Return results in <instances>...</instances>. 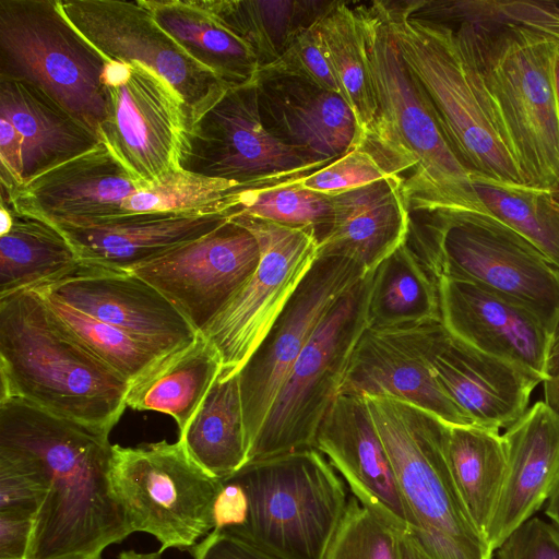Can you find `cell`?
<instances>
[{
	"mask_svg": "<svg viewBox=\"0 0 559 559\" xmlns=\"http://www.w3.org/2000/svg\"><path fill=\"white\" fill-rule=\"evenodd\" d=\"M23 140L15 127L0 118L1 194H9L23 185Z\"/></svg>",
	"mask_w": 559,
	"mask_h": 559,
	"instance_id": "cell-47",
	"label": "cell"
},
{
	"mask_svg": "<svg viewBox=\"0 0 559 559\" xmlns=\"http://www.w3.org/2000/svg\"><path fill=\"white\" fill-rule=\"evenodd\" d=\"M248 499L245 523L226 532L283 559H323L349 490L316 448L248 462L230 475Z\"/></svg>",
	"mask_w": 559,
	"mask_h": 559,
	"instance_id": "cell-8",
	"label": "cell"
},
{
	"mask_svg": "<svg viewBox=\"0 0 559 559\" xmlns=\"http://www.w3.org/2000/svg\"><path fill=\"white\" fill-rule=\"evenodd\" d=\"M559 376V323L551 335L547 361V378Z\"/></svg>",
	"mask_w": 559,
	"mask_h": 559,
	"instance_id": "cell-51",
	"label": "cell"
},
{
	"mask_svg": "<svg viewBox=\"0 0 559 559\" xmlns=\"http://www.w3.org/2000/svg\"><path fill=\"white\" fill-rule=\"evenodd\" d=\"M545 403L559 414V376L547 378L544 382Z\"/></svg>",
	"mask_w": 559,
	"mask_h": 559,
	"instance_id": "cell-52",
	"label": "cell"
},
{
	"mask_svg": "<svg viewBox=\"0 0 559 559\" xmlns=\"http://www.w3.org/2000/svg\"><path fill=\"white\" fill-rule=\"evenodd\" d=\"M139 189L142 186L99 143L1 194V202L51 224H84L128 215L123 203Z\"/></svg>",
	"mask_w": 559,
	"mask_h": 559,
	"instance_id": "cell-22",
	"label": "cell"
},
{
	"mask_svg": "<svg viewBox=\"0 0 559 559\" xmlns=\"http://www.w3.org/2000/svg\"><path fill=\"white\" fill-rule=\"evenodd\" d=\"M117 559H162L159 551L139 552L135 550H124L118 555Z\"/></svg>",
	"mask_w": 559,
	"mask_h": 559,
	"instance_id": "cell-54",
	"label": "cell"
},
{
	"mask_svg": "<svg viewBox=\"0 0 559 559\" xmlns=\"http://www.w3.org/2000/svg\"><path fill=\"white\" fill-rule=\"evenodd\" d=\"M370 285L371 272L318 324L251 445L248 462L313 448L319 426L340 395L356 344L368 328Z\"/></svg>",
	"mask_w": 559,
	"mask_h": 559,
	"instance_id": "cell-11",
	"label": "cell"
},
{
	"mask_svg": "<svg viewBox=\"0 0 559 559\" xmlns=\"http://www.w3.org/2000/svg\"><path fill=\"white\" fill-rule=\"evenodd\" d=\"M35 515L0 511V559H27Z\"/></svg>",
	"mask_w": 559,
	"mask_h": 559,
	"instance_id": "cell-48",
	"label": "cell"
},
{
	"mask_svg": "<svg viewBox=\"0 0 559 559\" xmlns=\"http://www.w3.org/2000/svg\"><path fill=\"white\" fill-rule=\"evenodd\" d=\"M0 118L23 140V183L99 143L97 135L38 87L0 78Z\"/></svg>",
	"mask_w": 559,
	"mask_h": 559,
	"instance_id": "cell-28",
	"label": "cell"
},
{
	"mask_svg": "<svg viewBox=\"0 0 559 559\" xmlns=\"http://www.w3.org/2000/svg\"><path fill=\"white\" fill-rule=\"evenodd\" d=\"M438 383L475 426L508 429L528 409L542 382L451 335L445 329L432 360Z\"/></svg>",
	"mask_w": 559,
	"mask_h": 559,
	"instance_id": "cell-25",
	"label": "cell"
},
{
	"mask_svg": "<svg viewBox=\"0 0 559 559\" xmlns=\"http://www.w3.org/2000/svg\"><path fill=\"white\" fill-rule=\"evenodd\" d=\"M317 31L365 144L374 131L378 108L362 24L356 7L332 1L317 21Z\"/></svg>",
	"mask_w": 559,
	"mask_h": 559,
	"instance_id": "cell-34",
	"label": "cell"
},
{
	"mask_svg": "<svg viewBox=\"0 0 559 559\" xmlns=\"http://www.w3.org/2000/svg\"><path fill=\"white\" fill-rule=\"evenodd\" d=\"M104 84L107 104L99 140L130 176L147 188L180 168L188 117L173 87L143 64L111 60Z\"/></svg>",
	"mask_w": 559,
	"mask_h": 559,
	"instance_id": "cell-14",
	"label": "cell"
},
{
	"mask_svg": "<svg viewBox=\"0 0 559 559\" xmlns=\"http://www.w3.org/2000/svg\"><path fill=\"white\" fill-rule=\"evenodd\" d=\"M323 559H401L400 533L350 495Z\"/></svg>",
	"mask_w": 559,
	"mask_h": 559,
	"instance_id": "cell-42",
	"label": "cell"
},
{
	"mask_svg": "<svg viewBox=\"0 0 559 559\" xmlns=\"http://www.w3.org/2000/svg\"><path fill=\"white\" fill-rule=\"evenodd\" d=\"M178 440L203 469L218 479L229 477L248 463L238 373L219 374Z\"/></svg>",
	"mask_w": 559,
	"mask_h": 559,
	"instance_id": "cell-31",
	"label": "cell"
},
{
	"mask_svg": "<svg viewBox=\"0 0 559 559\" xmlns=\"http://www.w3.org/2000/svg\"><path fill=\"white\" fill-rule=\"evenodd\" d=\"M411 14L445 24L514 23L559 39L558 1L419 0Z\"/></svg>",
	"mask_w": 559,
	"mask_h": 559,
	"instance_id": "cell-39",
	"label": "cell"
},
{
	"mask_svg": "<svg viewBox=\"0 0 559 559\" xmlns=\"http://www.w3.org/2000/svg\"><path fill=\"white\" fill-rule=\"evenodd\" d=\"M432 320H441L437 280L405 241L371 272L368 328Z\"/></svg>",
	"mask_w": 559,
	"mask_h": 559,
	"instance_id": "cell-35",
	"label": "cell"
},
{
	"mask_svg": "<svg viewBox=\"0 0 559 559\" xmlns=\"http://www.w3.org/2000/svg\"><path fill=\"white\" fill-rule=\"evenodd\" d=\"M0 460L45 488L27 559H103L107 547L133 534L111 488L108 431L0 400Z\"/></svg>",
	"mask_w": 559,
	"mask_h": 559,
	"instance_id": "cell-1",
	"label": "cell"
},
{
	"mask_svg": "<svg viewBox=\"0 0 559 559\" xmlns=\"http://www.w3.org/2000/svg\"><path fill=\"white\" fill-rule=\"evenodd\" d=\"M302 177L246 190L230 217L247 215L289 227L310 228L320 243L330 229L332 199L304 188Z\"/></svg>",
	"mask_w": 559,
	"mask_h": 559,
	"instance_id": "cell-40",
	"label": "cell"
},
{
	"mask_svg": "<svg viewBox=\"0 0 559 559\" xmlns=\"http://www.w3.org/2000/svg\"><path fill=\"white\" fill-rule=\"evenodd\" d=\"M222 372L221 357L202 334L188 345L162 356L129 384L126 405L154 411L175 419L183 431Z\"/></svg>",
	"mask_w": 559,
	"mask_h": 559,
	"instance_id": "cell-30",
	"label": "cell"
},
{
	"mask_svg": "<svg viewBox=\"0 0 559 559\" xmlns=\"http://www.w3.org/2000/svg\"><path fill=\"white\" fill-rule=\"evenodd\" d=\"M110 481L132 532L154 536L160 554L189 550L214 530L222 479L203 469L179 440L114 444Z\"/></svg>",
	"mask_w": 559,
	"mask_h": 559,
	"instance_id": "cell-10",
	"label": "cell"
},
{
	"mask_svg": "<svg viewBox=\"0 0 559 559\" xmlns=\"http://www.w3.org/2000/svg\"><path fill=\"white\" fill-rule=\"evenodd\" d=\"M391 461L414 535L431 559H492L448 463L447 423L402 400L365 396Z\"/></svg>",
	"mask_w": 559,
	"mask_h": 559,
	"instance_id": "cell-7",
	"label": "cell"
},
{
	"mask_svg": "<svg viewBox=\"0 0 559 559\" xmlns=\"http://www.w3.org/2000/svg\"><path fill=\"white\" fill-rule=\"evenodd\" d=\"M397 176L370 144L356 146L300 179L304 188L333 195ZM400 177V176H399Z\"/></svg>",
	"mask_w": 559,
	"mask_h": 559,
	"instance_id": "cell-43",
	"label": "cell"
},
{
	"mask_svg": "<svg viewBox=\"0 0 559 559\" xmlns=\"http://www.w3.org/2000/svg\"><path fill=\"white\" fill-rule=\"evenodd\" d=\"M411 217L406 242L436 278L464 281L532 312L551 333L559 323V270L525 237L492 215Z\"/></svg>",
	"mask_w": 559,
	"mask_h": 559,
	"instance_id": "cell-6",
	"label": "cell"
},
{
	"mask_svg": "<svg viewBox=\"0 0 559 559\" xmlns=\"http://www.w3.org/2000/svg\"><path fill=\"white\" fill-rule=\"evenodd\" d=\"M367 274L350 260L318 257L263 341L238 371L249 450L318 324Z\"/></svg>",
	"mask_w": 559,
	"mask_h": 559,
	"instance_id": "cell-16",
	"label": "cell"
},
{
	"mask_svg": "<svg viewBox=\"0 0 559 559\" xmlns=\"http://www.w3.org/2000/svg\"><path fill=\"white\" fill-rule=\"evenodd\" d=\"M495 559H559V527L533 516L495 551Z\"/></svg>",
	"mask_w": 559,
	"mask_h": 559,
	"instance_id": "cell-45",
	"label": "cell"
},
{
	"mask_svg": "<svg viewBox=\"0 0 559 559\" xmlns=\"http://www.w3.org/2000/svg\"><path fill=\"white\" fill-rule=\"evenodd\" d=\"M211 1L214 10L254 49L261 67L276 60L331 4L318 1Z\"/></svg>",
	"mask_w": 559,
	"mask_h": 559,
	"instance_id": "cell-36",
	"label": "cell"
},
{
	"mask_svg": "<svg viewBox=\"0 0 559 559\" xmlns=\"http://www.w3.org/2000/svg\"><path fill=\"white\" fill-rule=\"evenodd\" d=\"M36 289L128 333L162 355L188 345L198 335L157 288L131 271L81 261L67 275Z\"/></svg>",
	"mask_w": 559,
	"mask_h": 559,
	"instance_id": "cell-19",
	"label": "cell"
},
{
	"mask_svg": "<svg viewBox=\"0 0 559 559\" xmlns=\"http://www.w3.org/2000/svg\"><path fill=\"white\" fill-rule=\"evenodd\" d=\"M440 318L461 342L547 379L551 333L528 310L468 282L437 280Z\"/></svg>",
	"mask_w": 559,
	"mask_h": 559,
	"instance_id": "cell-21",
	"label": "cell"
},
{
	"mask_svg": "<svg viewBox=\"0 0 559 559\" xmlns=\"http://www.w3.org/2000/svg\"><path fill=\"white\" fill-rule=\"evenodd\" d=\"M156 23L221 81L241 85L257 79L254 49L213 8L211 0H143Z\"/></svg>",
	"mask_w": 559,
	"mask_h": 559,
	"instance_id": "cell-29",
	"label": "cell"
},
{
	"mask_svg": "<svg viewBox=\"0 0 559 559\" xmlns=\"http://www.w3.org/2000/svg\"><path fill=\"white\" fill-rule=\"evenodd\" d=\"M255 81L265 128L309 162L329 164L364 145L355 116L338 93L294 78Z\"/></svg>",
	"mask_w": 559,
	"mask_h": 559,
	"instance_id": "cell-23",
	"label": "cell"
},
{
	"mask_svg": "<svg viewBox=\"0 0 559 559\" xmlns=\"http://www.w3.org/2000/svg\"><path fill=\"white\" fill-rule=\"evenodd\" d=\"M109 61L71 25L57 0H0V78L38 87L98 139Z\"/></svg>",
	"mask_w": 559,
	"mask_h": 559,
	"instance_id": "cell-9",
	"label": "cell"
},
{
	"mask_svg": "<svg viewBox=\"0 0 559 559\" xmlns=\"http://www.w3.org/2000/svg\"><path fill=\"white\" fill-rule=\"evenodd\" d=\"M193 559H283L243 538L212 531L189 549Z\"/></svg>",
	"mask_w": 559,
	"mask_h": 559,
	"instance_id": "cell-46",
	"label": "cell"
},
{
	"mask_svg": "<svg viewBox=\"0 0 559 559\" xmlns=\"http://www.w3.org/2000/svg\"><path fill=\"white\" fill-rule=\"evenodd\" d=\"M260 255L255 236L228 219L131 272L157 288L203 333L251 277Z\"/></svg>",
	"mask_w": 559,
	"mask_h": 559,
	"instance_id": "cell-17",
	"label": "cell"
},
{
	"mask_svg": "<svg viewBox=\"0 0 559 559\" xmlns=\"http://www.w3.org/2000/svg\"><path fill=\"white\" fill-rule=\"evenodd\" d=\"M356 9L378 108L366 143L383 155L394 174L408 175L403 191L411 212L490 215L406 67L377 1Z\"/></svg>",
	"mask_w": 559,
	"mask_h": 559,
	"instance_id": "cell-3",
	"label": "cell"
},
{
	"mask_svg": "<svg viewBox=\"0 0 559 559\" xmlns=\"http://www.w3.org/2000/svg\"><path fill=\"white\" fill-rule=\"evenodd\" d=\"M399 176L331 195L330 229L318 257L350 260L366 273L406 241L412 212Z\"/></svg>",
	"mask_w": 559,
	"mask_h": 559,
	"instance_id": "cell-27",
	"label": "cell"
},
{
	"mask_svg": "<svg viewBox=\"0 0 559 559\" xmlns=\"http://www.w3.org/2000/svg\"><path fill=\"white\" fill-rule=\"evenodd\" d=\"M274 76L302 80L342 96L319 38L317 22L300 32L276 60L261 67L257 78Z\"/></svg>",
	"mask_w": 559,
	"mask_h": 559,
	"instance_id": "cell-44",
	"label": "cell"
},
{
	"mask_svg": "<svg viewBox=\"0 0 559 559\" xmlns=\"http://www.w3.org/2000/svg\"><path fill=\"white\" fill-rule=\"evenodd\" d=\"M326 165L309 162L267 131L255 80L227 87L188 123L179 158L185 170L242 185L283 181Z\"/></svg>",
	"mask_w": 559,
	"mask_h": 559,
	"instance_id": "cell-12",
	"label": "cell"
},
{
	"mask_svg": "<svg viewBox=\"0 0 559 559\" xmlns=\"http://www.w3.org/2000/svg\"><path fill=\"white\" fill-rule=\"evenodd\" d=\"M248 513L247 495L231 477L222 479V487L213 507V531H228L241 526Z\"/></svg>",
	"mask_w": 559,
	"mask_h": 559,
	"instance_id": "cell-49",
	"label": "cell"
},
{
	"mask_svg": "<svg viewBox=\"0 0 559 559\" xmlns=\"http://www.w3.org/2000/svg\"><path fill=\"white\" fill-rule=\"evenodd\" d=\"M507 132L525 186L559 178V104L554 67L559 41L514 23H459Z\"/></svg>",
	"mask_w": 559,
	"mask_h": 559,
	"instance_id": "cell-5",
	"label": "cell"
},
{
	"mask_svg": "<svg viewBox=\"0 0 559 559\" xmlns=\"http://www.w3.org/2000/svg\"><path fill=\"white\" fill-rule=\"evenodd\" d=\"M9 209L12 224L0 235V297L45 286L80 264L75 250L55 225Z\"/></svg>",
	"mask_w": 559,
	"mask_h": 559,
	"instance_id": "cell-33",
	"label": "cell"
},
{
	"mask_svg": "<svg viewBox=\"0 0 559 559\" xmlns=\"http://www.w3.org/2000/svg\"><path fill=\"white\" fill-rule=\"evenodd\" d=\"M228 219L223 213H145L52 225L68 239L80 261L131 271L206 235Z\"/></svg>",
	"mask_w": 559,
	"mask_h": 559,
	"instance_id": "cell-26",
	"label": "cell"
},
{
	"mask_svg": "<svg viewBox=\"0 0 559 559\" xmlns=\"http://www.w3.org/2000/svg\"><path fill=\"white\" fill-rule=\"evenodd\" d=\"M444 448L465 508L486 540L507 469L503 436L481 426L448 424Z\"/></svg>",
	"mask_w": 559,
	"mask_h": 559,
	"instance_id": "cell-32",
	"label": "cell"
},
{
	"mask_svg": "<svg viewBox=\"0 0 559 559\" xmlns=\"http://www.w3.org/2000/svg\"><path fill=\"white\" fill-rule=\"evenodd\" d=\"M554 78H555V87H556L557 99H558V104H559V53L555 60Z\"/></svg>",
	"mask_w": 559,
	"mask_h": 559,
	"instance_id": "cell-55",
	"label": "cell"
},
{
	"mask_svg": "<svg viewBox=\"0 0 559 559\" xmlns=\"http://www.w3.org/2000/svg\"><path fill=\"white\" fill-rule=\"evenodd\" d=\"M377 4L451 148L471 176L524 185L463 27L413 16L412 1Z\"/></svg>",
	"mask_w": 559,
	"mask_h": 559,
	"instance_id": "cell-4",
	"label": "cell"
},
{
	"mask_svg": "<svg viewBox=\"0 0 559 559\" xmlns=\"http://www.w3.org/2000/svg\"><path fill=\"white\" fill-rule=\"evenodd\" d=\"M471 177L490 215L525 237L559 270V204L550 190Z\"/></svg>",
	"mask_w": 559,
	"mask_h": 559,
	"instance_id": "cell-37",
	"label": "cell"
},
{
	"mask_svg": "<svg viewBox=\"0 0 559 559\" xmlns=\"http://www.w3.org/2000/svg\"><path fill=\"white\" fill-rule=\"evenodd\" d=\"M0 400L111 431L129 382L96 357L52 312L41 294L0 297Z\"/></svg>",
	"mask_w": 559,
	"mask_h": 559,
	"instance_id": "cell-2",
	"label": "cell"
},
{
	"mask_svg": "<svg viewBox=\"0 0 559 559\" xmlns=\"http://www.w3.org/2000/svg\"><path fill=\"white\" fill-rule=\"evenodd\" d=\"M444 331L441 320L367 328L353 352L340 394L386 395L418 406L449 425H473L433 373V356Z\"/></svg>",
	"mask_w": 559,
	"mask_h": 559,
	"instance_id": "cell-18",
	"label": "cell"
},
{
	"mask_svg": "<svg viewBox=\"0 0 559 559\" xmlns=\"http://www.w3.org/2000/svg\"><path fill=\"white\" fill-rule=\"evenodd\" d=\"M313 448L365 508L396 532L414 534L415 521L365 396L340 394L319 426Z\"/></svg>",
	"mask_w": 559,
	"mask_h": 559,
	"instance_id": "cell-20",
	"label": "cell"
},
{
	"mask_svg": "<svg viewBox=\"0 0 559 559\" xmlns=\"http://www.w3.org/2000/svg\"><path fill=\"white\" fill-rule=\"evenodd\" d=\"M229 219L249 229L260 246L258 267L202 333L215 347L221 376L238 373L318 258L313 229L281 225L247 215Z\"/></svg>",
	"mask_w": 559,
	"mask_h": 559,
	"instance_id": "cell-13",
	"label": "cell"
},
{
	"mask_svg": "<svg viewBox=\"0 0 559 559\" xmlns=\"http://www.w3.org/2000/svg\"><path fill=\"white\" fill-rule=\"evenodd\" d=\"M71 25L105 58L140 63L182 100L188 123L231 84L190 57L154 20L143 0H57Z\"/></svg>",
	"mask_w": 559,
	"mask_h": 559,
	"instance_id": "cell-15",
	"label": "cell"
},
{
	"mask_svg": "<svg viewBox=\"0 0 559 559\" xmlns=\"http://www.w3.org/2000/svg\"><path fill=\"white\" fill-rule=\"evenodd\" d=\"M401 559H431L417 537L409 532L400 533Z\"/></svg>",
	"mask_w": 559,
	"mask_h": 559,
	"instance_id": "cell-50",
	"label": "cell"
},
{
	"mask_svg": "<svg viewBox=\"0 0 559 559\" xmlns=\"http://www.w3.org/2000/svg\"><path fill=\"white\" fill-rule=\"evenodd\" d=\"M276 182L242 185L178 168L150 187L139 189L124 201L123 210L127 214L223 213L230 217L246 190Z\"/></svg>",
	"mask_w": 559,
	"mask_h": 559,
	"instance_id": "cell-38",
	"label": "cell"
},
{
	"mask_svg": "<svg viewBox=\"0 0 559 559\" xmlns=\"http://www.w3.org/2000/svg\"><path fill=\"white\" fill-rule=\"evenodd\" d=\"M545 513L549 520L559 527V478L546 503Z\"/></svg>",
	"mask_w": 559,
	"mask_h": 559,
	"instance_id": "cell-53",
	"label": "cell"
},
{
	"mask_svg": "<svg viewBox=\"0 0 559 559\" xmlns=\"http://www.w3.org/2000/svg\"><path fill=\"white\" fill-rule=\"evenodd\" d=\"M492 559H495V557H492Z\"/></svg>",
	"mask_w": 559,
	"mask_h": 559,
	"instance_id": "cell-57",
	"label": "cell"
},
{
	"mask_svg": "<svg viewBox=\"0 0 559 559\" xmlns=\"http://www.w3.org/2000/svg\"><path fill=\"white\" fill-rule=\"evenodd\" d=\"M555 201L559 204V178L556 183L549 189Z\"/></svg>",
	"mask_w": 559,
	"mask_h": 559,
	"instance_id": "cell-56",
	"label": "cell"
},
{
	"mask_svg": "<svg viewBox=\"0 0 559 559\" xmlns=\"http://www.w3.org/2000/svg\"><path fill=\"white\" fill-rule=\"evenodd\" d=\"M38 292L78 340L129 383L141 377L164 356L128 333L85 314L41 290Z\"/></svg>",
	"mask_w": 559,
	"mask_h": 559,
	"instance_id": "cell-41",
	"label": "cell"
},
{
	"mask_svg": "<svg viewBox=\"0 0 559 559\" xmlns=\"http://www.w3.org/2000/svg\"><path fill=\"white\" fill-rule=\"evenodd\" d=\"M507 469L486 542L492 554L547 503L559 478V414L536 402L502 435Z\"/></svg>",
	"mask_w": 559,
	"mask_h": 559,
	"instance_id": "cell-24",
	"label": "cell"
}]
</instances>
